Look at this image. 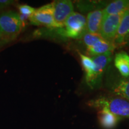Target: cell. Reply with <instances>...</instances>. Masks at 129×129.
<instances>
[{
	"label": "cell",
	"instance_id": "6da1fadb",
	"mask_svg": "<svg viewBox=\"0 0 129 129\" xmlns=\"http://www.w3.org/2000/svg\"><path fill=\"white\" fill-rule=\"evenodd\" d=\"M23 27L19 14L10 11L0 14V50L17 39Z\"/></svg>",
	"mask_w": 129,
	"mask_h": 129
},
{
	"label": "cell",
	"instance_id": "7a4b0ae2",
	"mask_svg": "<svg viewBox=\"0 0 129 129\" xmlns=\"http://www.w3.org/2000/svg\"><path fill=\"white\" fill-rule=\"evenodd\" d=\"M88 105L98 109H106L118 117L129 118V102L120 98L101 97L88 102Z\"/></svg>",
	"mask_w": 129,
	"mask_h": 129
},
{
	"label": "cell",
	"instance_id": "3957f363",
	"mask_svg": "<svg viewBox=\"0 0 129 129\" xmlns=\"http://www.w3.org/2000/svg\"><path fill=\"white\" fill-rule=\"evenodd\" d=\"M61 36L74 39H81L87 32L86 19L81 14L73 12L69 15L62 28H56Z\"/></svg>",
	"mask_w": 129,
	"mask_h": 129
},
{
	"label": "cell",
	"instance_id": "277c9868",
	"mask_svg": "<svg viewBox=\"0 0 129 129\" xmlns=\"http://www.w3.org/2000/svg\"><path fill=\"white\" fill-rule=\"evenodd\" d=\"M29 20L32 25L43 26L50 29L60 28L54 19L53 3L36 9Z\"/></svg>",
	"mask_w": 129,
	"mask_h": 129
},
{
	"label": "cell",
	"instance_id": "5b68a950",
	"mask_svg": "<svg viewBox=\"0 0 129 129\" xmlns=\"http://www.w3.org/2000/svg\"><path fill=\"white\" fill-rule=\"evenodd\" d=\"M112 52L111 51L91 57L94 68L92 76L87 83V84L91 88H97L101 85L103 75L107 66L112 60Z\"/></svg>",
	"mask_w": 129,
	"mask_h": 129
},
{
	"label": "cell",
	"instance_id": "8992f818",
	"mask_svg": "<svg viewBox=\"0 0 129 129\" xmlns=\"http://www.w3.org/2000/svg\"><path fill=\"white\" fill-rule=\"evenodd\" d=\"M122 14L123 13L104 16L99 32V35L103 39L112 43L114 42Z\"/></svg>",
	"mask_w": 129,
	"mask_h": 129
},
{
	"label": "cell",
	"instance_id": "52a82bcc",
	"mask_svg": "<svg viewBox=\"0 0 129 129\" xmlns=\"http://www.w3.org/2000/svg\"><path fill=\"white\" fill-rule=\"evenodd\" d=\"M53 5L54 19L56 23L62 28L67 17L73 13V3L69 0H58L53 1Z\"/></svg>",
	"mask_w": 129,
	"mask_h": 129
},
{
	"label": "cell",
	"instance_id": "ba28073f",
	"mask_svg": "<svg viewBox=\"0 0 129 129\" xmlns=\"http://www.w3.org/2000/svg\"><path fill=\"white\" fill-rule=\"evenodd\" d=\"M103 18V10H96L88 13L86 20V28L87 32L91 34H99Z\"/></svg>",
	"mask_w": 129,
	"mask_h": 129
},
{
	"label": "cell",
	"instance_id": "9c48e42d",
	"mask_svg": "<svg viewBox=\"0 0 129 129\" xmlns=\"http://www.w3.org/2000/svg\"><path fill=\"white\" fill-rule=\"evenodd\" d=\"M98 117L100 124L105 129L114 128L120 120V117L106 109L100 110Z\"/></svg>",
	"mask_w": 129,
	"mask_h": 129
},
{
	"label": "cell",
	"instance_id": "30bf717a",
	"mask_svg": "<svg viewBox=\"0 0 129 129\" xmlns=\"http://www.w3.org/2000/svg\"><path fill=\"white\" fill-rule=\"evenodd\" d=\"M129 32V9L127 10L122 14L120 25L117 35L114 40V44L115 47L122 46L124 39Z\"/></svg>",
	"mask_w": 129,
	"mask_h": 129
},
{
	"label": "cell",
	"instance_id": "8fae6325",
	"mask_svg": "<svg viewBox=\"0 0 129 129\" xmlns=\"http://www.w3.org/2000/svg\"><path fill=\"white\" fill-rule=\"evenodd\" d=\"M115 48L116 47L114 43L103 39L97 42L93 46L87 48V53L88 55L93 57L104 54L109 51L112 52Z\"/></svg>",
	"mask_w": 129,
	"mask_h": 129
},
{
	"label": "cell",
	"instance_id": "7c38bea8",
	"mask_svg": "<svg viewBox=\"0 0 129 129\" xmlns=\"http://www.w3.org/2000/svg\"><path fill=\"white\" fill-rule=\"evenodd\" d=\"M114 64L122 77H129V55L124 51L115 54Z\"/></svg>",
	"mask_w": 129,
	"mask_h": 129
},
{
	"label": "cell",
	"instance_id": "4fadbf2b",
	"mask_svg": "<svg viewBox=\"0 0 129 129\" xmlns=\"http://www.w3.org/2000/svg\"><path fill=\"white\" fill-rule=\"evenodd\" d=\"M129 9V0H117L107 5L104 9V17L111 14L123 13Z\"/></svg>",
	"mask_w": 129,
	"mask_h": 129
},
{
	"label": "cell",
	"instance_id": "5bb4252c",
	"mask_svg": "<svg viewBox=\"0 0 129 129\" xmlns=\"http://www.w3.org/2000/svg\"><path fill=\"white\" fill-rule=\"evenodd\" d=\"M114 94L129 101V77L121 80L113 87Z\"/></svg>",
	"mask_w": 129,
	"mask_h": 129
},
{
	"label": "cell",
	"instance_id": "9a60e30c",
	"mask_svg": "<svg viewBox=\"0 0 129 129\" xmlns=\"http://www.w3.org/2000/svg\"><path fill=\"white\" fill-rule=\"evenodd\" d=\"M80 56V59L81 61L82 66L85 72V77L87 83L89 81L91 78L94 70V64L91 58L88 56L84 55L81 53H79Z\"/></svg>",
	"mask_w": 129,
	"mask_h": 129
},
{
	"label": "cell",
	"instance_id": "2e32d148",
	"mask_svg": "<svg viewBox=\"0 0 129 129\" xmlns=\"http://www.w3.org/2000/svg\"><path fill=\"white\" fill-rule=\"evenodd\" d=\"M105 3L102 1H78L77 3V7L81 11H93L96 10H99V9L104 6Z\"/></svg>",
	"mask_w": 129,
	"mask_h": 129
},
{
	"label": "cell",
	"instance_id": "e0dca14e",
	"mask_svg": "<svg viewBox=\"0 0 129 129\" xmlns=\"http://www.w3.org/2000/svg\"><path fill=\"white\" fill-rule=\"evenodd\" d=\"M81 39L83 40L84 44L88 48L93 46L98 41L103 40V38L99 35V34H91L87 32L84 34Z\"/></svg>",
	"mask_w": 129,
	"mask_h": 129
},
{
	"label": "cell",
	"instance_id": "ac0fdd59",
	"mask_svg": "<svg viewBox=\"0 0 129 129\" xmlns=\"http://www.w3.org/2000/svg\"><path fill=\"white\" fill-rule=\"evenodd\" d=\"M17 9H18L19 12H20L21 14L20 17L22 20L23 21V23L24 20L26 18L29 19L30 16L34 13L35 10H36V9H35V8L26 4L19 5L18 7H17Z\"/></svg>",
	"mask_w": 129,
	"mask_h": 129
},
{
	"label": "cell",
	"instance_id": "d6986e66",
	"mask_svg": "<svg viewBox=\"0 0 129 129\" xmlns=\"http://www.w3.org/2000/svg\"><path fill=\"white\" fill-rule=\"evenodd\" d=\"M14 2V1H11V0H0V10L13 4Z\"/></svg>",
	"mask_w": 129,
	"mask_h": 129
},
{
	"label": "cell",
	"instance_id": "ffe728a7",
	"mask_svg": "<svg viewBox=\"0 0 129 129\" xmlns=\"http://www.w3.org/2000/svg\"><path fill=\"white\" fill-rule=\"evenodd\" d=\"M122 46H129V32L124 37Z\"/></svg>",
	"mask_w": 129,
	"mask_h": 129
}]
</instances>
